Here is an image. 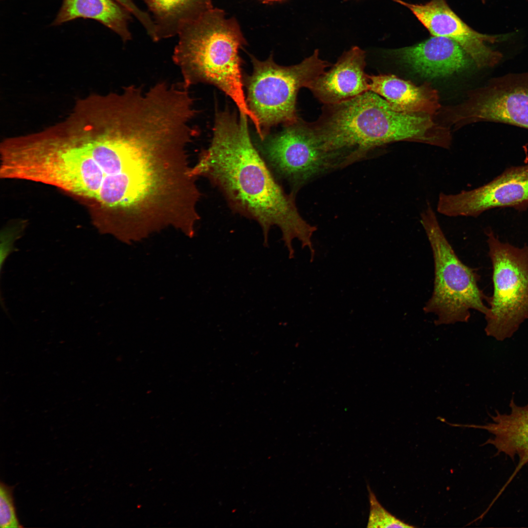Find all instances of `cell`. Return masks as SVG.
Masks as SVG:
<instances>
[{
	"mask_svg": "<svg viewBox=\"0 0 528 528\" xmlns=\"http://www.w3.org/2000/svg\"><path fill=\"white\" fill-rule=\"evenodd\" d=\"M485 1H486V0H482V2H483V3H485Z\"/></svg>",
	"mask_w": 528,
	"mask_h": 528,
	"instance_id": "22",
	"label": "cell"
},
{
	"mask_svg": "<svg viewBox=\"0 0 528 528\" xmlns=\"http://www.w3.org/2000/svg\"><path fill=\"white\" fill-rule=\"evenodd\" d=\"M528 209V163L506 168L489 182L456 194H439L437 211L448 217L476 218L487 210Z\"/></svg>",
	"mask_w": 528,
	"mask_h": 528,
	"instance_id": "10",
	"label": "cell"
},
{
	"mask_svg": "<svg viewBox=\"0 0 528 528\" xmlns=\"http://www.w3.org/2000/svg\"><path fill=\"white\" fill-rule=\"evenodd\" d=\"M393 0V1H395V2H396V0Z\"/></svg>",
	"mask_w": 528,
	"mask_h": 528,
	"instance_id": "24",
	"label": "cell"
},
{
	"mask_svg": "<svg viewBox=\"0 0 528 528\" xmlns=\"http://www.w3.org/2000/svg\"><path fill=\"white\" fill-rule=\"evenodd\" d=\"M420 222L432 249L434 264L433 289L423 307L436 316V326L467 322L471 310L484 315L488 297L479 288L480 276L456 254L444 234L430 203L420 215Z\"/></svg>",
	"mask_w": 528,
	"mask_h": 528,
	"instance_id": "5",
	"label": "cell"
},
{
	"mask_svg": "<svg viewBox=\"0 0 528 528\" xmlns=\"http://www.w3.org/2000/svg\"><path fill=\"white\" fill-rule=\"evenodd\" d=\"M510 412L508 414L495 411V415H489L492 422L484 425L466 424L464 427L484 429L493 435L483 445L490 444L497 449V454H505L512 459L515 456L519 462L506 484V485L521 468L528 462V404L517 405L513 398L510 401Z\"/></svg>",
	"mask_w": 528,
	"mask_h": 528,
	"instance_id": "15",
	"label": "cell"
},
{
	"mask_svg": "<svg viewBox=\"0 0 528 528\" xmlns=\"http://www.w3.org/2000/svg\"><path fill=\"white\" fill-rule=\"evenodd\" d=\"M115 0L137 19H139L143 17L144 12L140 9L133 2L132 0Z\"/></svg>",
	"mask_w": 528,
	"mask_h": 528,
	"instance_id": "21",
	"label": "cell"
},
{
	"mask_svg": "<svg viewBox=\"0 0 528 528\" xmlns=\"http://www.w3.org/2000/svg\"></svg>",
	"mask_w": 528,
	"mask_h": 528,
	"instance_id": "23",
	"label": "cell"
},
{
	"mask_svg": "<svg viewBox=\"0 0 528 528\" xmlns=\"http://www.w3.org/2000/svg\"><path fill=\"white\" fill-rule=\"evenodd\" d=\"M313 125L330 151L341 156L347 166L377 147L408 141L443 147L446 128L434 116L393 110L379 95L366 91L338 103L324 105Z\"/></svg>",
	"mask_w": 528,
	"mask_h": 528,
	"instance_id": "3",
	"label": "cell"
},
{
	"mask_svg": "<svg viewBox=\"0 0 528 528\" xmlns=\"http://www.w3.org/2000/svg\"><path fill=\"white\" fill-rule=\"evenodd\" d=\"M20 231L9 232L8 230H3L1 234L0 243V269L9 255L16 249L14 246V242L19 238Z\"/></svg>",
	"mask_w": 528,
	"mask_h": 528,
	"instance_id": "20",
	"label": "cell"
},
{
	"mask_svg": "<svg viewBox=\"0 0 528 528\" xmlns=\"http://www.w3.org/2000/svg\"><path fill=\"white\" fill-rule=\"evenodd\" d=\"M416 17L431 36L451 39L467 54L478 68L493 67L503 54L491 44L505 40L509 35L480 33L467 24L449 6L446 0H430L412 3L396 0Z\"/></svg>",
	"mask_w": 528,
	"mask_h": 528,
	"instance_id": "11",
	"label": "cell"
},
{
	"mask_svg": "<svg viewBox=\"0 0 528 528\" xmlns=\"http://www.w3.org/2000/svg\"><path fill=\"white\" fill-rule=\"evenodd\" d=\"M386 52L416 73L430 79L460 72L473 63L458 44L440 36H431L414 45Z\"/></svg>",
	"mask_w": 528,
	"mask_h": 528,
	"instance_id": "12",
	"label": "cell"
},
{
	"mask_svg": "<svg viewBox=\"0 0 528 528\" xmlns=\"http://www.w3.org/2000/svg\"><path fill=\"white\" fill-rule=\"evenodd\" d=\"M251 58L253 72L243 79V85L247 106L258 120L263 141L273 126L299 119L296 110L298 91L307 88L331 64L320 58L318 49L299 64L288 66L276 64L272 55L263 61Z\"/></svg>",
	"mask_w": 528,
	"mask_h": 528,
	"instance_id": "6",
	"label": "cell"
},
{
	"mask_svg": "<svg viewBox=\"0 0 528 528\" xmlns=\"http://www.w3.org/2000/svg\"><path fill=\"white\" fill-rule=\"evenodd\" d=\"M365 58V51L358 46L352 47L307 88L324 105L338 103L370 91L364 70Z\"/></svg>",
	"mask_w": 528,
	"mask_h": 528,
	"instance_id": "13",
	"label": "cell"
},
{
	"mask_svg": "<svg viewBox=\"0 0 528 528\" xmlns=\"http://www.w3.org/2000/svg\"><path fill=\"white\" fill-rule=\"evenodd\" d=\"M492 264L493 293L484 315L487 335L498 341L511 337L528 319V246L515 247L486 230Z\"/></svg>",
	"mask_w": 528,
	"mask_h": 528,
	"instance_id": "7",
	"label": "cell"
},
{
	"mask_svg": "<svg viewBox=\"0 0 528 528\" xmlns=\"http://www.w3.org/2000/svg\"><path fill=\"white\" fill-rule=\"evenodd\" d=\"M152 13L156 41L178 35L187 23L213 8L211 0H142Z\"/></svg>",
	"mask_w": 528,
	"mask_h": 528,
	"instance_id": "17",
	"label": "cell"
},
{
	"mask_svg": "<svg viewBox=\"0 0 528 528\" xmlns=\"http://www.w3.org/2000/svg\"><path fill=\"white\" fill-rule=\"evenodd\" d=\"M370 504L368 528H412L413 526L401 521L388 512L377 501L368 487Z\"/></svg>",
	"mask_w": 528,
	"mask_h": 528,
	"instance_id": "18",
	"label": "cell"
},
{
	"mask_svg": "<svg viewBox=\"0 0 528 528\" xmlns=\"http://www.w3.org/2000/svg\"><path fill=\"white\" fill-rule=\"evenodd\" d=\"M129 12L115 0H63L52 25L77 18L97 21L115 32L124 41L129 40Z\"/></svg>",
	"mask_w": 528,
	"mask_h": 528,
	"instance_id": "16",
	"label": "cell"
},
{
	"mask_svg": "<svg viewBox=\"0 0 528 528\" xmlns=\"http://www.w3.org/2000/svg\"><path fill=\"white\" fill-rule=\"evenodd\" d=\"M247 119L229 110L217 111L211 143L193 172L218 188L234 211L259 224L265 246L275 226L282 232L289 258L294 257V239L312 252L311 238L317 228L301 216L295 195L286 193L274 178L251 139Z\"/></svg>",
	"mask_w": 528,
	"mask_h": 528,
	"instance_id": "2",
	"label": "cell"
},
{
	"mask_svg": "<svg viewBox=\"0 0 528 528\" xmlns=\"http://www.w3.org/2000/svg\"><path fill=\"white\" fill-rule=\"evenodd\" d=\"M173 60L188 88L199 83L213 85L235 103L257 132L258 119L249 110L243 90L239 48L245 41L237 22L212 8L185 24L178 33Z\"/></svg>",
	"mask_w": 528,
	"mask_h": 528,
	"instance_id": "4",
	"label": "cell"
},
{
	"mask_svg": "<svg viewBox=\"0 0 528 528\" xmlns=\"http://www.w3.org/2000/svg\"><path fill=\"white\" fill-rule=\"evenodd\" d=\"M262 141L263 155L277 174L290 184L295 195L313 178L342 167L341 159L327 148L313 123L300 118Z\"/></svg>",
	"mask_w": 528,
	"mask_h": 528,
	"instance_id": "8",
	"label": "cell"
},
{
	"mask_svg": "<svg viewBox=\"0 0 528 528\" xmlns=\"http://www.w3.org/2000/svg\"><path fill=\"white\" fill-rule=\"evenodd\" d=\"M192 119L180 102L154 90L125 88L103 103L86 152L105 232L129 242L194 227L201 194L188 154Z\"/></svg>",
	"mask_w": 528,
	"mask_h": 528,
	"instance_id": "1",
	"label": "cell"
},
{
	"mask_svg": "<svg viewBox=\"0 0 528 528\" xmlns=\"http://www.w3.org/2000/svg\"><path fill=\"white\" fill-rule=\"evenodd\" d=\"M369 90L382 98L396 111L435 116L441 106L438 91L430 83L417 86L393 74L368 75Z\"/></svg>",
	"mask_w": 528,
	"mask_h": 528,
	"instance_id": "14",
	"label": "cell"
},
{
	"mask_svg": "<svg viewBox=\"0 0 528 528\" xmlns=\"http://www.w3.org/2000/svg\"><path fill=\"white\" fill-rule=\"evenodd\" d=\"M448 119L456 128L488 121L528 129V71L492 78L464 102L449 108Z\"/></svg>",
	"mask_w": 528,
	"mask_h": 528,
	"instance_id": "9",
	"label": "cell"
},
{
	"mask_svg": "<svg viewBox=\"0 0 528 528\" xmlns=\"http://www.w3.org/2000/svg\"><path fill=\"white\" fill-rule=\"evenodd\" d=\"M12 489L1 483L0 485V527L19 528L12 495Z\"/></svg>",
	"mask_w": 528,
	"mask_h": 528,
	"instance_id": "19",
	"label": "cell"
}]
</instances>
